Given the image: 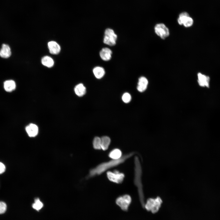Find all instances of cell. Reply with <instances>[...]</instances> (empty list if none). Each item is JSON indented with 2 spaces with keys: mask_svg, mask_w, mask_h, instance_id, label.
Masks as SVG:
<instances>
[{
  "mask_svg": "<svg viewBox=\"0 0 220 220\" xmlns=\"http://www.w3.org/2000/svg\"><path fill=\"white\" fill-rule=\"evenodd\" d=\"M134 152H131L124 155L119 159H112L108 161L101 163L90 169L87 176L89 179L101 175L107 170L123 163L128 159L132 156Z\"/></svg>",
  "mask_w": 220,
  "mask_h": 220,
  "instance_id": "1",
  "label": "cell"
},
{
  "mask_svg": "<svg viewBox=\"0 0 220 220\" xmlns=\"http://www.w3.org/2000/svg\"><path fill=\"white\" fill-rule=\"evenodd\" d=\"M134 183L138 188L140 202L143 206L144 207V195L141 182L142 170L139 159L136 156L134 159Z\"/></svg>",
  "mask_w": 220,
  "mask_h": 220,
  "instance_id": "2",
  "label": "cell"
},
{
  "mask_svg": "<svg viewBox=\"0 0 220 220\" xmlns=\"http://www.w3.org/2000/svg\"><path fill=\"white\" fill-rule=\"evenodd\" d=\"M162 203V200L159 197L155 198H150L147 200L144 207L147 210L155 213L158 211Z\"/></svg>",
  "mask_w": 220,
  "mask_h": 220,
  "instance_id": "3",
  "label": "cell"
},
{
  "mask_svg": "<svg viewBox=\"0 0 220 220\" xmlns=\"http://www.w3.org/2000/svg\"><path fill=\"white\" fill-rule=\"evenodd\" d=\"M131 201V198L130 195L124 194L118 197L116 200V203L122 210L127 211Z\"/></svg>",
  "mask_w": 220,
  "mask_h": 220,
  "instance_id": "4",
  "label": "cell"
},
{
  "mask_svg": "<svg viewBox=\"0 0 220 220\" xmlns=\"http://www.w3.org/2000/svg\"><path fill=\"white\" fill-rule=\"evenodd\" d=\"M117 38V35L114 31L112 29L108 28L105 31L103 42L109 46H113L116 44Z\"/></svg>",
  "mask_w": 220,
  "mask_h": 220,
  "instance_id": "5",
  "label": "cell"
},
{
  "mask_svg": "<svg viewBox=\"0 0 220 220\" xmlns=\"http://www.w3.org/2000/svg\"><path fill=\"white\" fill-rule=\"evenodd\" d=\"M154 30L156 34L162 39H166L170 35L168 28L163 23L156 24L154 27Z\"/></svg>",
  "mask_w": 220,
  "mask_h": 220,
  "instance_id": "6",
  "label": "cell"
},
{
  "mask_svg": "<svg viewBox=\"0 0 220 220\" xmlns=\"http://www.w3.org/2000/svg\"><path fill=\"white\" fill-rule=\"evenodd\" d=\"M106 175L110 181L116 184L121 183L125 177L123 173L117 170H115L113 172L107 171Z\"/></svg>",
  "mask_w": 220,
  "mask_h": 220,
  "instance_id": "7",
  "label": "cell"
},
{
  "mask_svg": "<svg viewBox=\"0 0 220 220\" xmlns=\"http://www.w3.org/2000/svg\"><path fill=\"white\" fill-rule=\"evenodd\" d=\"M177 20L179 24L183 25L186 28L191 27L193 23V19L186 12H183L180 13Z\"/></svg>",
  "mask_w": 220,
  "mask_h": 220,
  "instance_id": "8",
  "label": "cell"
},
{
  "mask_svg": "<svg viewBox=\"0 0 220 220\" xmlns=\"http://www.w3.org/2000/svg\"><path fill=\"white\" fill-rule=\"evenodd\" d=\"M198 82L200 86L202 87H209L210 79L209 76L200 72L197 74Z\"/></svg>",
  "mask_w": 220,
  "mask_h": 220,
  "instance_id": "9",
  "label": "cell"
},
{
  "mask_svg": "<svg viewBox=\"0 0 220 220\" xmlns=\"http://www.w3.org/2000/svg\"><path fill=\"white\" fill-rule=\"evenodd\" d=\"M148 84L147 79L144 76L140 77L138 80L137 89L140 92H142L147 89Z\"/></svg>",
  "mask_w": 220,
  "mask_h": 220,
  "instance_id": "10",
  "label": "cell"
},
{
  "mask_svg": "<svg viewBox=\"0 0 220 220\" xmlns=\"http://www.w3.org/2000/svg\"><path fill=\"white\" fill-rule=\"evenodd\" d=\"M25 130L29 136L33 137L36 136L38 133L37 126L33 123L30 124L25 128Z\"/></svg>",
  "mask_w": 220,
  "mask_h": 220,
  "instance_id": "11",
  "label": "cell"
},
{
  "mask_svg": "<svg viewBox=\"0 0 220 220\" xmlns=\"http://www.w3.org/2000/svg\"><path fill=\"white\" fill-rule=\"evenodd\" d=\"M112 52L109 48H103L100 51L99 54L101 58L104 61H109L111 58Z\"/></svg>",
  "mask_w": 220,
  "mask_h": 220,
  "instance_id": "12",
  "label": "cell"
},
{
  "mask_svg": "<svg viewBox=\"0 0 220 220\" xmlns=\"http://www.w3.org/2000/svg\"><path fill=\"white\" fill-rule=\"evenodd\" d=\"M48 46L50 52L51 54H57L61 50L60 46L55 41L49 42L48 43Z\"/></svg>",
  "mask_w": 220,
  "mask_h": 220,
  "instance_id": "13",
  "label": "cell"
},
{
  "mask_svg": "<svg viewBox=\"0 0 220 220\" xmlns=\"http://www.w3.org/2000/svg\"><path fill=\"white\" fill-rule=\"evenodd\" d=\"M11 52L9 46L6 44L2 45L0 50V56L4 58H7L11 55Z\"/></svg>",
  "mask_w": 220,
  "mask_h": 220,
  "instance_id": "14",
  "label": "cell"
},
{
  "mask_svg": "<svg viewBox=\"0 0 220 220\" xmlns=\"http://www.w3.org/2000/svg\"><path fill=\"white\" fill-rule=\"evenodd\" d=\"M3 86L4 89L6 91L11 92L15 89L16 84L14 81L9 80L4 82Z\"/></svg>",
  "mask_w": 220,
  "mask_h": 220,
  "instance_id": "15",
  "label": "cell"
},
{
  "mask_svg": "<svg viewBox=\"0 0 220 220\" xmlns=\"http://www.w3.org/2000/svg\"><path fill=\"white\" fill-rule=\"evenodd\" d=\"M86 91V88L82 83H79L76 85L74 88L75 94L79 97L83 96L85 94Z\"/></svg>",
  "mask_w": 220,
  "mask_h": 220,
  "instance_id": "16",
  "label": "cell"
},
{
  "mask_svg": "<svg viewBox=\"0 0 220 220\" xmlns=\"http://www.w3.org/2000/svg\"><path fill=\"white\" fill-rule=\"evenodd\" d=\"M93 72L95 77L98 79L102 78L105 74L104 68L100 66H97L94 68L93 69Z\"/></svg>",
  "mask_w": 220,
  "mask_h": 220,
  "instance_id": "17",
  "label": "cell"
},
{
  "mask_svg": "<svg viewBox=\"0 0 220 220\" xmlns=\"http://www.w3.org/2000/svg\"><path fill=\"white\" fill-rule=\"evenodd\" d=\"M121 151L118 148H115L108 153V157L112 159L116 160L120 158L122 156Z\"/></svg>",
  "mask_w": 220,
  "mask_h": 220,
  "instance_id": "18",
  "label": "cell"
},
{
  "mask_svg": "<svg viewBox=\"0 0 220 220\" xmlns=\"http://www.w3.org/2000/svg\"><path fill=\"white\" fill-rule=\"evenodd\" d=\"M101 138V149L104 151H105L108 149L109 146L111 142V139L107 136H104Z\"/></svg>",
  "mask_w": 220,
  "mask_h": 220,
  "instance_id": "19",
  "label": "cell"
},
{
  "mask_svg": "<svg viewBox=\"0 0 220 220\" xmlns=\"http://www.w3.org/2000/svg\"><path fill=\"white\" fill-rule=\"evenodd\" d=\"M41 62L43 65L48 68L52 67L54 63L52 58L48 56L44 57L42 59Z\"/></svg>",
  "mask_w": 220,
  "mask_h": 220,
  "instance_id": "20",
  "label": "cell"
},
{
  "mask_svg": "<svg viewBox=\"0 0 220 220\" xmlns=\"http://www.w3.org/2000/svg\"><path fill=\"white\" fill-rule=\"evenodd\" d=\"M101 138L98 137H95L93 142V147L94 149L97 150L101 149Z\"/></svg>",
  "mask_w": 220,
  "mask_h": 220,
  "instance_id": "21",
  "label": "cell"
},
{
  "mask_svg": "<svg viewBox=\"0 0 220 220\" xmlns=\"http://www.w3.org/2000/svg\"><path fill=\"white\" fill-rule=\"evenodd\" d=\"M43 206V204L38 198L35 200V203L32 205L33 207L37 210H40Z\"/></svg>",
  "mask_w": 220,
  "mask_h": 220,
  "instance_id": "22",
  "label": "cell"
},
{
  "mask_svg": "<svg viewBox=\"0 0 220 220\" xmlns=\"http://www.w3.org/2000/svg\"><path fill=\"white\" fill-rule=\"evenodd\" d=\"M131 96L128 93H124L122 96V100L125 103L129 102L131 100Z\"/></svg>",
  "mask_w": 220,
  "mask_h": 220,
  "instance_id": "23",
  "label": "cell"
},
{
  "mask_svg": "<svg viewBox=\"0 0 220 220\" xmlns=\"http://www.w3.org/2000/svg\"><path fill=\"white\" fill-rule=\"evenodd\" d=\"M7 205L6 203L3 201H0V214L5 213Z\"/></svg>",
  "mask_w": 220,
  "mask_h": 220,
  "instance_id": "24",
  "label": "cell"
},
{
  "mask_svg": "<svg viewBox=\"0 0 220 220\" xmlns=\"http://www.w3.org/2000/svg\"><path fill=\"white\" fill-rule=\"evenodd\" d=\"M6 169L5 164L1 162H0V174L4 173Z\"/></svg>",
  "mask_w": 220,
  "mask_h": 220,
  "instance_id": "25",
  "label": "cell"
}]
</instances>
